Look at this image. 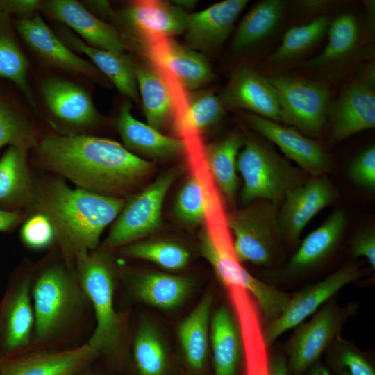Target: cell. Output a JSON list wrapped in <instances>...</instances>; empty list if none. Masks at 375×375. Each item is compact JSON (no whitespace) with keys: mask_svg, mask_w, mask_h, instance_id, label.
Masks as SVG:
<instances>
[{"mask_svg":"<svg viewBox=\"0 0 375 375\" xmlns=\"http://www.w3.org/2000/svg\"><path fill=\"white\" fill-rule=\"evenodd\" d=\"M132 62L147 124L160 131L174 108L169 81L165 72L154 65Z\"/></svg>","mask_w":375,"mask_h":375,"instance_id":"cell-29","label":"cell"},{"mask_svg":"<svg viewBox=\"0 0 375 375\" xmlns=\"http://www.w3.org/2000/svg\"><path fill=\"white\" fill-rule=\"evenodd\" d=\"M278 204L256 200L226 215L234 255L240 262L267 265L274 260L283 239Z\"/></svg>","mask_w":375,"mask_h":375,"instance_id":"cell-6","label":"cell"},{"mask_svg":"<svg viewBox=\"0 0 375 375\" xmlns=\"http://www.w3.org/2000/svg\"><path fill=\"white\" fill-rule=\"evenodd\" d=\"M355 311V305L342 307L331 298L309 322L299 326L288 347L289 375H301L319 360Z\"/></svg>","mask_w":375,"mask_h":375,"instance_id":"cell-9","label":"cell"},{"mask_svg":"<svg viewBox=\"0 0 375 375\" xmlns=\"http://www.w3.org/2000/svg\"><path fill=\"white\" fill-rule=\"evenodd\" d=\"M361 276L362 269L358 265L346 264L321 281L292 294L283 312L264 328L267 347L287 331L302 324L340 290Z\"/></svg>","mask_w":375,"mask_h":375,"instance_id":"cell-10","label":"cell"},{"mask_svg":"<svg viewBox=\"0 0 375 375\" xmlns=\"http://www.w3.org/2000/svg\"><path fill=\"white\" fill-rule=\"evenodd\" d=\"M284 10L285 3L281 0H265L256 4L240 22L232 49L242 51L267 38L277 28Z\"/></svg>","mask_w":375,"mask_h":375,"instance_id":"cell-33","label":"cell"},{"mask_svg":"<svg viewBox=\"0 0 375 375\" xmlns=\"http://www.w3.org/2000/svg\"><path fill=\"white\" fill-rule=\"evenodd\" d=\"M267 375H289L287 358L279 353L271 356L267 360Z\"/></svg>","mask_w":375,"mask_h":375,"instance_id":"cell-47","label":"cell"},{"mask_svg":"<svg viewBox=\"0 0 375 375\" xmlns=\"http://www.w3.org/2000/svg\"><path fill=\"white\" fill-rule=\"evenodd\" d=\"M81 287L91 301L96 326L88 344L99 355H113L118 347L122 322L114 308V268L107 251L83 252L75 257Z\"/></svg>","mask_w":375,"mask_h":375,"instance_id":"cell-5","label":"cell"},{"mask_svg":"<svg viewBox=\"0 0 375 375\" xmlns=\"http://www.w3.org/2000/svg\"><path fill=\"white\" fill-rule=\"evenodd\" d=\"M8 19V15L0 14V78L12 82L35 108L27 80L28 60L17 44Z\"/></svg>","mask_w":375,"mask_h":375,"instance_id":"cell-35","label":"cell"},{"mask_svg":"<svg viewBox=\"0 0 375 375\" xmlns=\"http://www.w3.org/2000/svg\"><path fill=\"white\" fill-rule=\"evenodd\" d=\"M133 358L138 375L169 374L167 350L157 331L149 324H144L138 329Z\"/></svg>","mask_w":375,"mask_h":375,"instance_id":"cell-36","label":"cell"},{"mask_svg":"<svg viewBox=\"0 0 375 375\" xmlns=\"http://www.w3.org/2000/svg\"><path fill=\"white\" fill-rule=\"evenodd\" d=\"M41 92L49 110L65 124L88 128L99 120L89 94L72 82L47 77L41 83Z\"/></svg>","mask_w":375,"mask_h":375,"instance_id":"cell-24","label":"cell"},{"mask_svg":"<svg viewBox=\"0 0 375 375\" xmlns=\"http://www.w3.org/2000/svg\"><path fill=\"white\" fill-rule=\"evenodd\" d=\"M172 2V3L183 9L184 10L188 8L189 9L193 8L197 3V1L192 0H177L173 1Z\"/></svg>","mask_w":375,"mask_h":375,"instance_id":"cell-50","label":"cell"},{"mask_svg":"<svg viewBox=\"0 0 375 375\" xmlns=\"http://www.w3.org/2000/svg\"><path fill=\"white\" fill-rule=\"evenodd\" d=\"M203 224L199 235V250L222 285L246 290L267 324L278 317L292 294L254 277L237 260L226 224V215L210 217Z\"/></svg>","mask_w":375,"mask_h":375,"instance_id":"cell-3","label":"cell"},{"mask_svg":"<svg viewBox=\"0 0 375 375\" xmlns=\"http://www.w3.org/2000/svg\"><path fill=\"white\" fill-rule=\"evenodd\" d=\"M151 64L171 75L181 87L196 90L215 78L206 58L172 38L138 40Z\"/></svg>","mask_w":375,"mask_h":375,"instance_id":"cell-12","label":"cell"},{"mask_svg":"<svg viewBox=\"0 0 375 375\" xmlns=\"http://www.w3.org/2000/svg\"><path fill=\"white\" fill-rule=\"evenodd\" d=\"M33 149L40 167L78 188L109 197L122 198L153 168L121 144L87 135L48 134Z\"/></svg>","mask_w":375,"mask_h":375,"instance_id":"cell-1","label":"cell"},{"mask_svg":"<svg viewBox=\"0 0 375 375\" xmlns=\"http://www.w3.org/2000/svg\"><path fill=\"white\" fill-rule=\"evenodd\" d=\"M219 97L225 108L244 109L276 122L281 121L274 89L266 78L249 66L233 71Z\"/></svg>","mask_w":375,"mask_h":375,"instance_id":"cell-19","label":"cell"},{"mask_svg":"<svg viewBox=\"0 0 375 375\" xmlns=\"http://www.w3.org/2000/svg\"><path fill=\"white\" fill-rule=\"evenodd\" d=\"M61 34L63 42L86 55L122 94L138 101V85L131 59L126 55L93 47L67 29L62 30Z\"/></svg>","mask_w":375,"mask_h":375,"instance_id":"cell-31","label":"cell"},{"mask_svg":"<svg viewBox=\"0 0 375 375\" xmlns=\"http://www.w3.org/2000/svg\"><path fill=\"white\" fill-rule=\"evenodd\" d=\"M350 180L367 190L375 188V147L364 149L351 161L347 170Z\"/></svg>","mask_w":375,"mask_h":375,"instance_id":"cell-43","label":"cell"},{"mask_svg":"<svg viewBox=\"0 0 375 375\" xmlns=\"http://www.w3.org/2000/svg\"><path fill=\"white\" fill-rule=\"evenodd\" d=\"M373 85L360 80L351 83L329 104L331 137L336 142L375 126V93Z\"/></svg>","mask_w":375,"mask_h":375,"instance_id":"cell-17","label":"cell"},{"mask_svg":"<svg viewBox=\"0 0 375 375\" xmlns=\"http://www.w3.org/2000/svg\"><path fill=\"white\" fill-rule=\"evenodd\" d=\"M35 324L30 279L16 276L0 303V357L23 351Z\"/></svg>","mask_w":375,"mask_h":375,"instance_id":"cell-16","label":"cell"},{"mask_svg":"<svg viewBox=\"0 0 375 375\" xmlns=\"http://www.w3.org/2000/svg\"><path fill=\"white\" fill-rule=\"evenodd\" d=\"M328 41L324 50L308 62L315 67H324L338 62L355 49L358 28L356 18L344 14L335 19L328 27Z\"/></svg>","mask_w":375,"mask_h":375,"instance_id":"cell-37","label":"cell"},{"mask_svg":"<svg viewBox=\"0 0 375 375\" xmlns=\"http://www.w3.org/2000/svg\"><path fill=\"white\" fill-rule=\"evenodd\" d=\"M212 300V294L206 293L178 327L184 362L192 375H202L206 368Z\"/></svg>","mask_w":375,"mask_h":375,"instance_id":"cell-27","label":"cell"},{"mask_svg":"<svg viewBox=\"0 0 375 375\" xmlns=\"http://www.w3.org/2000/svg\"><path fill=\"white\" fill-rule=\"evenodd\" d=\"M121 253L126 257L152 262L167 270L183 269L190 258L186 248L165 240L131 243L122 247Z\"/></svg>","mask_w":375,"mask_h":375,"instance_id":"cell-39","label":"cell"},{"mask_svg":"<svg viewBox=\"0 0 375 375\" xmlns=\"http://www.w3.org/2000/svg\"><path fill=\"white\" fill-rule=\"evenodd\" d=\"M15 28L32 50L47 63L90 78L98 76L92 63L74 53L38 13L31 18L17 19Z\"/></svg>","mask_w":375,"mask_h":375,"instance_id":"cell-22","label":"cell"},{"mask_svg":"<svg viewBox=\"0 0 375 375\" xmlns=\"http://www.w3.org/2000/svg\"><path fill=\"white\" fill-rule=\"evenodd\" d=\"M99 356L88 343L61 351H20L0 357V375H76Z\"/></svg>","mask_w":375,"mask_h":375,"instance_id":"cell-15","label":"cell"},{"mask_svg":"<svg viewBox=\"0 0 375 375\" xmlns=\"http://www.w3.org/2000/svg\"><path fill=\"white\" fill-rule=\"evenodd\" d=\"M182 170L178 166L168 170L126 201L101 249L126 246L159 228L165 198Z\"/></svg>","mask_w":375,"mask_h":375,"instance_id":"cell-7","label":"cell"},{"mask_svg":"<svg viewBox=\"0 0 375 375\" xmlns=\"http://www.w3.org/2000/svg\"><path fill=\"white\" fill-rule=\"evenodd\" d=\"M347 226L342 210L333 212L317 228L310 233L276 278L289 279L313 269L326 260L338 247Z\"/></svg>","mask_w":375,"mask_h":375,"instance_id":"cell-23","label":"cell"},{"mask_svg":"<svg viewBox=\"0 0 375 375\" xmlns=\"http://www.w3.org/2000/svg\"><path fill=\"white\" fill-rule=\"evenodd\" d=\"M230 310L223 306L213 313L210 338L214 375H236L243 348L240 332Z\"/></svg>","mask_w":375,"mask_h":375,"instance_id":"cell-30","label":"cell"},{"mask_svg":"<svg viewBox=\"0 0 375 375\" xmlns=\"http://www.w3.org/2000/svg\"><path fill=\"white\" fill-rule=\"evenodd\" d=\"M308 375H331L328 369L321 362L317 360L310 368Z\"/></svg>","mask_w":375,"mask_h":375,"instance_id":"cell-49","label":"cell"},{"mask_svg":"<svg viewBox=\"0 0 375 375\" xmlns=\"http://www.w3.org/2000/svg\"><path fill=\"white\" fill-rule=\"evenodd\" d=\"M76 375H104L99 369L93 368L92 366Z\"/></svg>","mask_w":375,"mask_h":375,"instance_id":"cell-51","label":"cell"},{"mask_svg":"<svg viewBox=\"0 0 375 375\" xmlns=\"http://www.w3.org/2000/svg\"><path fill=\"white\" fill-rule=\"evenodd\" d=\"M334 3L335 1H333L306 0L299 1L297 5L299 8L305 12H317L327 9Z\"/></svg>","mask_w":375,"mask_h":375,"instance_id":"cell-48","label":"cell"},{"mask_svg":"<svg viewBox=\"0 0 375 375\" xmlns=\"http://www.w3.org/2000/svg\"><path fill=\"white\" fill-rule=\"evenodd\" d=\"M244 119L253 130L276 144L288 158L295 162L309 176H327L332 172L331 156L319 143L295 128L253 113H246Z\"/></svg>","mask_w":375,"mask_h":375,"instance_id":"cell-13","label":"cell"},{"mask_svg":"<svg viewBox=\"0 0 375 375\" xmlns=\"http://www.w3.org/2000/svg\"><path fill=\"white\" fill-rule=\"evenodd\" d=\"M351 253L356 258L367 260L371 267L375 268V230L369 226L358 231L351 243Z\"/></svg>","mask_w":375,"mask_h":375,"instance_id":"cell-44","label":"cell"},{"mask_svg":"<svg viewBox=\"0 0 375 375\" xmlns=\"http://www.w3.org/2000/svg\"><path fill=\"white\" fill-rule=\"evenodd\" d=\"M338 198V191L327 176L310 177L292 190L278 210L283 239L296 242L308 222Z\"/></svg>","mask_w":375,"mask_h":375,"instance_id":"cell-14","label":"cell"},{"mask_svg":"<svg viewBox=\"0 0 375 375\" xmlns=\"http://www.w3.org/2000/svg\"><path fill=\"white\" fill-rule=\"evenodd\" d=\"M276 95L281 119L302 133L318 136L325 124L329 92L321 83L290 75L266 78Z\"/></svg>","mask_w":375,"mask_h":375,"instance_id":"cell-8","label":"cell"},{"mask_svg":"<svg viewBox=\"0 0 375 375\" xmlns=\"http://www.w3.org/2000/svg\"><path fill=\"white\" fill-rule=\"evenodd\" d=\"M27 149L9 146L0 158V209L22 210L31 203L35 194L27 161Z\"/></svg>","mask_w":375,"mask_h":375,"instance_id":"cell-28","label":"cell"},{"mask_svg":"<svg viewBox=\"0 0 375 375\" xmlns=\"http://www.w3.org/2000/svg\"><path fill=\"white\" fill-rule=\"evenodd\" d=\"M237 170L243 179V207L256 200L282 203L289 192L310 177L255 137L244 140L238 156Z\"/></svg>","mask_w":375,"mask_h":375,"instance_id":"cell-4","label":"cell"},{"mask_svg":"<svg viewBox=\"0 0 375 375\" xmlns=\"http://www.w3.org/2000/svg\"><path fill=\"white\" fill-rule=\"evenodd\" d=\"M247 0H225L190 15L185 28V45L197 51H214L232 32Z\"/></svg>","mask_w":375,"mask_h":375,"instance_id":"cell-21","label":"cell"},{"mask_svg":"<svg viewBox=\"0 0 375 375\" xmlns=\"http://www.w3.org/2000/svg\"><path fill=\"white\" fill-rule=\"evenodd\" d=\"M40 8L50 17L77 32L88 44L118 55H124L125 44L119 33L99 19L82 4L73 0L41 1Z\"/></svg>","mask_w":375,"mask_h":375,"instance_id":"cell-20","label":"cell"},{"mask_svg":"<svg viewBox=\"0 0 375 375\" xmlns=\"http://www.w3.org/2000/svg\"><path fill=\"white\" fill-rule=\"evenodd\" d=\"M126 277L138 299L162 309H173L182 304L194 288L189 278L162 272H132Z\"/></svg>","mask_w":375,"mask_h":375,"instance_id":"cell-26","label":"cell"},{"mask_svg":"<svg viewBox=\"0 0 375 375\" xmlns=\"http://www.w3.org/2000/svg\"><path fill=\"white\" fill-rule=\"evenodd\" d=\"M123 198L72 188L63 181L51 179L36 185L29 208L46 215L65 251L76 257L95 249L103 231L123 208Z\"/></svg>","mask_w":375,"mask_h":375,"instance_id":"cell-2","label":"cell"},{"mask_svg":"<svg viewBox=\"0 0 375 375\" xmlns=\"http://www.w3.org/2000/svg\"><path fill=\"white\" fill-rule=\"evenodd\" d=\"M75 284L61 267L45 269L33 290L35 331L38 339L51 335L64 324L74 307Z\"/></svg>","mask_w":375,"mask_h":375,"instance_id":"cell-11","label":"cell"},{"mask_svg":"<svg viewBox=\"0 0 375 375\" xmlns=\"http://www.w3.org/2000/svg\"><path fill=\"white\" fill-rule=\"evenodd\" d=\"M119 16L140 40L172 38L185 32L189 14L167 1L140 0L124 8Z\"/></svg>","mask_w":375,"mask_h":375,"instance_id":"cell-18","label":"cell"},{"mask_svg":"<svg viewBox=\"0 0 375 375\" xmlns=\"http://www.w3.org/2000/svg\"><path fill=\"white\" fill-rule=\"evenodd\" d=\"M186 109L179 112L178 127L183 138L199 135V133L219 122L225 114V106L219 97L210 91L190 94Z\"/></svg>","mask_w":375,"mask_h":375,"instance_id":"cell-34","label":"cell"},{"mask_svg":"<svg viewBox=\"0 0 375 375\" xmlns=\"http://www.w3.org/2000/svg\"><path fill=\"white\" fill-rule=\"evenodd\" d=\"M131 103L125 101L116 119L117 131L128 151L154 158L174 157L187 151L183 138L164 135L136 119L131 114Z\"/></svg>","mask_w":375,"mask_h":375,"instance_id":"cell-25","label":"cell"},{"mask_svg":"<svg viewBox=\"0 0 375 375\" xmlns=\"http://www.w3.org/2000/svg\"><path fill=\"white\" fill-rule=\"evenodd\" d=\"M19 236L26 246L34 249L47 248L56 240L52 223L46 215L38 212H32L24 221Z\"/></svg>","mask_w":375,"mask_h":375,"instance_id":"cell-42","label":"cell"},{"mask_svg":"<svg viewBox=\"0 0 375 375\" xmlns=\"http://www.w3.org/2000/svg\"><path fill=\"white\" fill-rule=\"evenodd\" d=\"M330 25L326 16L308 24L290 28L279 47L268 58L272 62H283L300 56L313 47L326 33Z\"/></svg>","mask_w":375,"mask_h":375,"instance_id":"cell-40","label":"cell"},{"mask_svg":"<svg viewBox=\"0 0 375 375\" xmlns=\"http://www.w3.org/2000/svg\"><path fill=\"white\" fill-rule=\"evenodd\" d=\"M39 139L15 101L0 89V149L16 146L28 150Z\"/></svg>","mask_w":375,"mask_h":375,"instance_id":"cell-38","label":"cell"},{"mask_svg":"<svg viewBox=\"0 0 375 375\" xmlns=\"http://www.w3.org/2000/svg\"><path fill=\"white\" fill-rule=\"evenodd\" d=\"M40 1L0 0V14L26 16L40 8Z\"/></svg>","mask_w":375,"mask_h":375,"instance_id":"cell-45","label":"cell"},{"mask_svg":"<svg viewBox=\"0 0 375 375\" xmlns=\"http://www.w3.org/2000/svg\"><path fill=\"white\" fill-rule=\"evenodd\" d=\"M244 143L242 137L233 133L203 148L208 172L217 190L231 204L238 192L237 158Z\"/></svg>","mask_w":375,"mask_h":375,"instance_id":"cell-32","label":"cell"},{"mask_svg":"<svg viewBox=\"0 0 375 375\" xmlns=\"http://www.w3.org/2000/svg\"><path fill=\"white\" fill-rule=\"evenodd\" d=\"M326 352L327 362L335 375H375L368 357L339 335Z\"/></svg>","mask_w":375,"mask_h":375,"instance_id":"cell-41","label":"cell"},{"mask_svg":"<svg viewBox=\"0 0 375 375\" xmlns=\"http://www.w3.org/2000/svg\"><path fill=\"white\" fill-rule=\"evenodd\" d=\"M24 219L22 210L8 211L0 209V232L10 231Z\"/></svg>","mask_w":375,"mask_h":375,"instance_id":"cell-46","label":"cell"}]
</instances>
